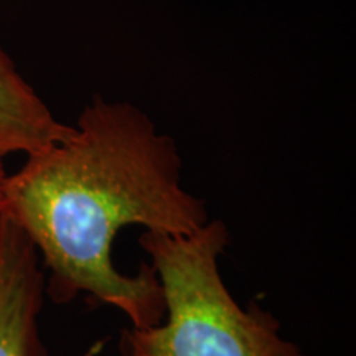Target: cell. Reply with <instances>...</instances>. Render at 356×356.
I'll use <instances>...</instances> for the list:
<instances>
[{
  "label": "cell",
  "mask_w": 356,
  "mask_h": 356,
  "mask_svg": "<svg viewBox=\"0 0 356 356\" xmlns=\"http://www.w3.org/2000/svg\"><path fill=\"white\" fill-rule=\"evenodd\" d=\"M44 274L37 249L0 213V356H48L38 328Z\"/></svg>",
  "instance_id": "cell-3"
},
{
  "label": "cell",
  "mask_w": 356,
  "mask_h": 356,
  "mask_svg": "<svg viewBox=\"0 0 356 356\" xmlns=\"http://www.w3.org/2000/svg\"><path fill=\"white\" fill-rule=\"evenodd\" d=\"M0 213L37 249L53 304L86 293L126 314L134 328L162 322L165 302L150 264L137 275L115 270V236L127 226L184 236L210 221L203 200L181 186L175 140L137 106L102 96L83 109L70 139L6 177Z\"/></svg>",
  "instance_id": "cell-1"
},
{
  "label": "cell",
  "mask_w": 356,
  "mask_h": 356,
  "mask_svg": "<svg viewBox=\"0 0 356 356\" xmlns=\"http://www.w3.org/2000/svg\"><path fill=\"white\" fill-rule=\"evenodd\" d=\"M74 127L60 122L0 47V159L33 155L70 139Z\"/></svg>",
  "instance_id": "cell-4"
},
{
  "label": "cell",
  "mask_w": 356,
  "mask_h": 356,
  "mask_svg": "<svg viewBox=\"0 0 356 356\" xmlns=\"http://www.w3.org/2000/svg\"><path fill=\"white\" fill-rule=\"evenodd\" d=\"M228 243V228L220 220L191 234L140 236L162 287L165 320L124 328L122 356H304L280 338V323L270 312L256 304L244 310L233 299L218 266Z\"/></svg>",
  "instance_id": "cell-2"
},
{
  "label": "cell",
  "mask_w": 356,
  "mask_h": 356,
  "mask_svg": "<svg viewBox=\"0 0 356 356\" xmlns=\"http://www.w3.org/2000/svg\"><path fill=\"white\" fill-rule=\"evenodd\" d=\"M7 173L3 170L2 165V159H0V211H2V193H3V181H6Z\"/></svg>",
  "instance_id": "cell-5"
}]
</instances>
